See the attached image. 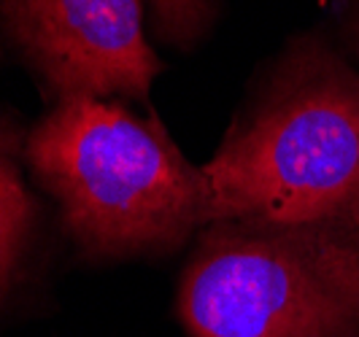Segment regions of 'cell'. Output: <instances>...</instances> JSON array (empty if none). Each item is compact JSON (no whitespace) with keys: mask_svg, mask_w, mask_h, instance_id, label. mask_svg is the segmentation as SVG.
Listing matches in <instances>:
<instances>
[{"mask_svg":"<svg viewBox=\"0 0 359 337\" xmlns=\"http://www.w3.org/2000/svg\"><path fill=\"white\" fill-rule=\"evenodd\" d=\"M19 52L57 100H138L162 62L149 46L138 0H0Z\"/></svg>","mask_w":359,"mask_h":337,"instance_id":"277c9868","label":"cell"},{"mask_svg":"<svg viewBox=\"0 0 359 337\" xmlns=\"http://www.w3.org/2000/svg\"><path fill=\"white\" fill-rule=\"evenodd\" d=\"M149 3L160 36L179 46L195 43L214 14V0H149Z\"/></svg>","mask_w":359,"mask_h":337,"instance_id":"8992f818","label":"cell"},{"mask_svg":"<svg viewBox=\"0 0 359 337\" xmlns=\"http://www.w3.org/2000/svg\"><path fill=\"white\" fill-rule=\"evenodd\" d=\"M176 313L189 337H359V224L211 221Z\"/></svg>","mask_w":359,"mask_h":337,"instance_id":"3957f363","label":"cell"},{"mask_svg":"<svg viewBox=\"0 0 359 337\" xmlns=\"http://www.w3.org/2000/svg\"><path fill=\"white\" fill-rule=\"evenodd\" d=\"M214 221L359 224V71L322 38L292 41L203 165Z\"/></svg>","mask_w":359,"mask_h":337,"instance_id":"7a4b0ae2","label":"cell"},{"mask_svg":"<svg viewBox=\"0 0 359 337\" xmlns=\"http://www.w3.org/2000/svg\"><path fill=\"white\" fill-rule=\"evenodd\" d=\"M25 141L0 119V300L19 278L33 232V197L22 178Z\"/></svg>","mask_w":359,"mask_h":337,"instance_id":"5b68a950","label":"cell"},{"mask_svg":"<svg viewBox=\"0 0 359 337\" xmlns=\"http://www.w3.org/2000/svg\"><path fill=\"white\" fill-rule=\"evenodd\" d=\"M127 100L65 97L25 138V162L90 259L165 256L214 221L211 184L162 122Z\"/></svg>","mask_w":359,"mask_h":337,"instance_id":"6da1fadb","label":"cell"},{"mask_svg":"<svg viewBox=\"0 0 359 337\" xmlns=\"http://www.w3.org/2000/svg\"><path fill=\"white\" fill-rule=\"evenodd\" d=\"M335 25L343 52L359 62V0H335Z\"/></svg>","mask_w":359,"mask_h":337,"instance_id":"52a82bcc","label":"cell"}]
</instances>
